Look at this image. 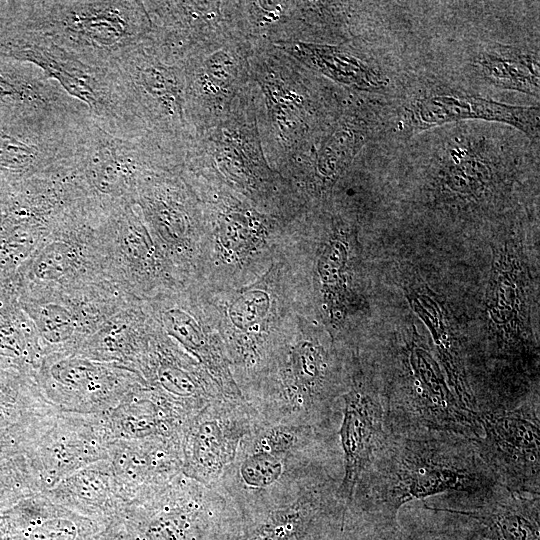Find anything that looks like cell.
Wrapping results in <instances>:
<instances>
[{
  "label": "cell",
  "instance_id": "6da1fadb",
  "mask_svg": "<svg viewBox=\"0 0 540 540\" xmlns=\"http://www.w3.org/2000/svg\"><path fill=\"white\" fill-rule=\"evenodd\" d=\"M498 487L479 456L476 438L437 431H387L346 511L393 522L410 502L441 494L478 497Z\"/></svg>",
  "mask_w": 540,
  "mask_h": 540
},
{
  "label": "cell",
  "instance_id": "7a4b0ae2",
  "mask_svg": "<svg viewBox=\"0 0 540 540\" xmlns=\"http://www.w3.org/2000/svg\"><path fill=\"white\" fill-rule=\"evenodd\" d=\"M336 426L261 421L241 442L216 489L235 511L288 499L328 476L340 475Z\"/></svg>",
  "mask_w": 540,
  "mask_h": 540
},
{
  "label": "cell",
  "instance_id": "3957f363",
  "mask_svg": "<svg viewBox=\"0 0 540 540\" xmlns=\"http://www.w3.org/2000/svg\"><path fill=\"white\" fill-rule=\"evenodd\" d=\"M182 169L265 213L284 220L296 217L300 198L265 157L249 86L224 118L195 134Z\"/></svg>",
  "mask_w": 540,
  "mask_h": 540
},
{
  "label": "cell",
  "instance_id": "277c9868",
  "mask_svg": "<svg viewBox=\"0 0 540 540\" xmlns=\"http://www.w3.org/2000/svg\"><path fill=\"white\" fill-rule=\"evenodd\" d=\"M250 95L265 157L289 181L307 162L320 127L310 68L279 46L254 40Z\"/></svg>",
  "mask_w": 540,
  "mask_h": 540
},
{
  "label": "cell",
  "instance_id": "5b68a950",
  "mask_svg": "<svg viewBox=\"0 0 540 540\" xmlns=\"http://www.w3.org/2000/svg\"><path fill=\"white\" fill-rule=\"evenodd\" d=\"M4 13L7 25L42 35L101 68H114L151 32L143 1H9Z\"/></svg>",
  "mask_w": 540,
  "mask_h": 540
},
{
  "label": "cell",
  "instance_id": "8992f818",
  "mask_svg": "<svg viewBox=\"0 0 540 540\" xmlns=\"http://www.w3.org/2000/svg\"><path fill=\"white\" fill-rule=\"evenodd\" d=\"M347 379L332 352L295 325L245 400L267 423L336 426Z\"/></svg>",
  "mask_w": 540,
  "mask_h": 540
},
{
  "label": "cell",
  "instance_id": "52a82bcc",
  "mask_svg": "<svg viewBox=\"0 0 540 540\" xmlns=\"http://www.w3.org/2000/svg\"><path fill=\"white\" fill-rule=\"evenodd\" d=\"M290 269L277 256L251 284L218 289L223 292L216 297L204 288L218 320L232 376L244 399L296 325V321H288L293 310L286 294Z\"/></svg>",
  "mask_w": 540,
  "mask_h": 540
},
{
  "label": "cell",
  "instance_id": "ba28073f",
  "mask_svg": "<svg viewBox=\"0 0 540 540\" xmlns=\"http://www.w3.org/2000/svg\"><path fill=\"white\" fill-rule=\"evenodd\" d=\"M180 166L152 135L118 137L101 128L90 114L77 126L64 163L87 205L103 215L135 204L138 188L149 175Z\"/></svg>",
  "mask_w": 540,
  "mask_h": 540
},
{
  "label": "cell",
  "instance_id": "9c48e42d",
  "mask_svg": "<svg viewBox=\"0 0 540 540\" xmlns=\"http://www.w3.org/2000/svg\"><path fill=\"white\" fill-rule=\"evenodd\" d=\"M0 56L39 68L108 133L122 138L149 134L133 114L114 68L88 65L44 36L8 25L0 32Z\"/></svg>",
  "mask_w": 540,
  "mask_h": 540
},
{
  "label": "cell",
  "instance_id": "30bf717a",
  "mask_svg": "<svg viewBox=\"0 0 540 540\" xmlns=\"http://www.w3.org/2000/svg\"><path fill=\"white\" fill-rule=\"evenodd\" d=\"M234 513L218 489L181 473L132 500L113 526L118 540H223Z\"/></svg>",
  "mask_w": 540,
  "mask_h": 540
},
{
  "label": "cell",
  "instance_id": "8fae6325",
  "mask_svg": "<svg viewBox=\"0 0 540 540\" xmlns=\"http://www.w3.org/2000/svg\"><path fill=\"white\" fill-rule=\"evenodd\" d=\"M186 179L202 202L206 221L203 286L216 273L227 280L238 277L277 250L275 241L291 222L265 213L217 185Z\"/></svg>",
  "mask_w": 540,
  "mask_h": 540
},
{
  "label": "cell",
  "instance_id": "7c38bea8",
  "mask_svg": "<svg viewBox=\"0 0 540 540\" xmlns=\"http://www.w3.org/2000/svg\"><path fill=\"white\" fill-rule=\"evenodd\" d=\"M135 205L152 238L183 284H200L206 255L202 202L182 166L149 175Z\"/></svg>",
  "mask_w": 540,
  "mask_h": 540
},
{
  "label": "cell",
  "instance_id": "4fadbf2b",
  "mask_svg": "<svg viewBox=\"0 0 540 540\" xmlns=\"http://www.w3.org/2000/svg\"><path fill=\"white\" fill-rule=\"evenodd\" d=\"M114 69L135 117L166 152L183 164L194 140L186 116L183 64L165 62L146 40Z\"/></svg>",
  "mask_w": 540,
  "mask_h": 540
},
{
  "label": "cell",
  "instance_id": "5bb4252c",
  "mask_svg": "<svg viewBox=\"0 0 540 540\" xmlns=\"http://www.w3.org/2000/svg\"><path fill=\"white\" fill-rule=\"evenodd\" d=\"M103 216L86 202L71 212L22 267V292L69 291L110 280L100 232Z\"/></svg>",
  "mask_w": 540,
  "mask_h": 540
},
{
  "label": "cell",
  "instance_id": "9a60e30c",
  "mask_svg": "<svg viewBox=\"0 0 540 540\" xmlns=\"http://www.w3.org/2000/svg\"><path fill=\"white\" fill-rule=\"evenodd\" d=\"M45 355L75 353L118 310L138 300L111 280L69 291L22 292Z\"/></svg>",
  "mask_w": 540,
  "mask_h": 540
},
{
  "label": "cell",
  "instance_id": "2e32d148",
  "mask_svg": "<svg viewBox=\"0 0 540 540\" xmlns=\"http://www.w3.org/2000/svg\"><path fill=\"white\" fill-rule=\"evenodd\" d=\"M35 381L53 408L77 414L107 413L131 391L147 385L130 368L76 353L45 355Z\"/></svg>",
  "mask_w": 540,
  "mask_h": 540
},
{
  "label": "cell",
  "instance_id": "e0dca14e",
  "mask_svg": "<svg viewBox=\"0 0 540 540\" xmlns=\"http://www.w3.org/2000/svg\"><path fill=\"white\" fill-rule=\"evenodd\" d=\"M254 40L241 34L193 51L183 62L186 116L195 134L224 118L250 82Z\"/></svg>",
  "mask_w": 540,
  "mask_h": 540
},
{
  "label": "cell",
  "instance_id": "ac0fdd59",
  "mask_svg": "<svg viewBox=\"0 0 540 540\" xmlns=\"http://www.w3.org/2000/svg\"><path fill=\"white\" fill-rule=\"evenodd\" d=\"M539 415L538 400L477 413L479 456L498 484L510 492L540 494Z\"/></svg>",
  "mask_w": 540,
  "mask_h": 540
},
{
  "label": "cell",
  "instance_id": "d6986e66",
  "mask_svg": "<svg viewBox=\"0 0 540 540\" xmlns=\"http://www.w3.org/2000/svg\"><path fill=\"white\" fill-rule=\"evenodd\" d=\"M145 302L156 325L204 367L226 399L245 400L232 376L218 320L202 286L182 285Z\"/></svg>",
  "mask_w": 540,
  "mask_h": 540
},
{
  "label": "cell",
  "instance_id": "ffe728a7",
  "mask_svg": "<svg viewBox=\"0 0 540 540\" xmlns=\"http://www.w3.org/2000/svg\"><path fill=\"white\" fill-rule=\"evenodd\" d=\"M100 232L110 280L134 298L147 301L183 284L152 238L135 204L104 215Z\"/></svg>",
  "mask_w": 540,
  "mask_h": 540
},
{
  "label": "cell",
  "instance_id": "44dd1931",
  "mask_svg": "<svg viewBox=\"0 0 540 540\" xmlns=\"http://www.w3.org/2000/svg\"><path fill=\"white\" fill-rule=\"evenodd\" d=\"M340 480L328 476L288 499L235 511L223 540H309L343 523Z\"/></svg>",
  "mask_w": 540,
  "mask_h": 540
},
{
  "label": "cell",
  "instance_id": "7402d4cb",
  "mask_svg": "<svg viewBox=\"0 0 540 540\" xmlns=\"http://www.w3.org/2000/svg\"><path fill=\"white\" fill-rule=\"evenodd\" d=\"M151 21L147 39L157 55L183 64L196 49L246 34L242 2L143 1Z\"/></svg>",
  "mask_w": 540,
  "mask_h": 540
},
{
  "label": "cell",
  "instance_id": "603a6c76",
  "mask_svg": "<svg viewBox=\"0 0 540 540\" xmlns=\"http://www.w3.org/2000/svg\"><path fill=\"white\" fill-rule=\"evenodd\" d=\"M256 413L246 400H214L187 422L181 441L182 473L216 488L252 430Z\"/></svg>",
  "mask_w": 540,
  "mask_h": 540
},
{
  "label": "cell",
  "instance_id": "cb8c5ba5",
  "mask_svg": "<svg viewBox=\"0 0 540 540\" xmlns=\"http://www.w3.org/2000/svg\"><path fill=\"white\" fill-rule=\"evenodd\" d=\"M113 440L106 413L57 411L26 453L45 492L75 471L108 460Z\"/></svg>",
  "mask_w": 540,
  "mask_h": 540
},
{
  "label": "cell",
  "instance_id": "d4e9b609",
  "mask_svg": "<svg viewBox=\"0 0 540 540\" xmlns=\"http://www.w3.org/2000/svg\"><path fill=\"white\" fill-rule=\"evenodd\" d=\"M340 412L337 436L342 450V477L338 495L347 510L361 476L387 433L384 395L358 368L348 376Z\"/></svg>",
  "mask_w": 540,
  "mask_h": 540
},
{
  "label": "cell",
  "instance_id": "484cf974",
  "mask_svg": "<svg viewBox=\"0 0 540 540\" xmlns=\"http://www.w3.org/2000/svg\"><path fill=\"white\" fill-rule=\"evenodd\" d=\"M137 373L147 386L191 415L225 398L204 367L157 325Z\"/></svg>",
  "mask_w": 540,
  "mask_h": 540
},
{
  "label": "cell",
  "instance_id": "4316f807",
  "mask_svg": "<svg viewBox=\"0 0 540 540\" xmlns=\"http://www.w3.org/2000/svg\"><path fill=\"white\" fill-rule=\"evenodd\" d=\"M467 499L473 504L464 508H423L456 517L472 536L483 540H540L539 495H523L498 487Z\"/></svg>",
  "mask_w": 540,
  "mask_h": 540
},
{
  "label": "cell",
  "instance_id": "83f0119b",
  "mask_svg": "<svg viewBox=\"0 0 540 540\" xmlns=\"http://www.w3.org/2000/svg\"><path fill=\"white\" fill-rule=\"evenodd\" d=\"M108 461L129 504L182 473L181 439H116L109 444Z\"/></svg>",
  "mask_w": 540,
  "mask_h": 540
},
{
  "label": "cell",
  "instance_id": "f1b7e54d",
  "mask_svg": "<svg viewBox=\"0 0 540 540\" xmlns=\"http://www.w3.org/2000/svg\"><path fill=\"white\" fill-rule=\"evenodd\" d=\"M414 130H425L437 125L460 120H485L509 124L528 137L539 135L538 106H516L478 96L436 94L417 99L407 113Z\"/></svg>",
  "mask_w": 540,
  "mask_h": 540
},
{
  "label": "cell",
  "instance_id": "f546056e",
  "mask_svg": "<svg viewBox=\"0 0 540 540\" xmlns=\"http://www.w3.org/2000/svg\"><path fill=\"white\" fill-rule=\"evenodd\" d=\"M105 529L43 492L0 510L2 540H97Z\"/></svg>",
  "mask_w": 540,
  "mask_h": 540
},
{
  "label": "cell",
  "instance_id": "4dcf8cb0",
  "mask_svg": "<svg viewBox=\"0 0 540 540\" xmlns=\"http://www.w3.org/2000/svg\"><path fill=\"white\" fill-rule=\"evenodd\" d=\"M155 331L146 302L134 300L106 320L75 353L137 372Z\"/></svg>",
  "mask_w": 540,
  "mask_h": 540
},
{
  "label": "cell",
  "instance_id": "1f68e13d",
  "mask_svg": "<svg viewBox=\"0 0 540 540\" xmlns=\"http://www.w3.org/2000/svg\"><path fill=\"white\" fill-rule=\"evenodd\" d=\"M193 415L153 388L141 385L106 413L114 440L151 437L181 439Z\"/></svg>",
  "mask_w": 540,
  "mask_h": 540
},
{
  "label": "cell",
  "instance_id": "d6a6232c",
  "mask_svg": "<svg viewBox=\"0 0 540 540\" xmlns=\"http://www.w3.org/2000/svg\"><path fill=\"white\" fill-rule=\"evenodd\" d=\"M43 493L104 528L117 523L128 505L108 460L75 471Z\"/></svg>",
  "mask_w": 540,
  "mask_h": 540
},
{
  "label": "cell",
  "instance_id": "836d02e7",
  "mask_svg": "<svg viewBox=\"0 0 540 540\" xmlns=\"http://www.w3.org/2000/svg\"><path fill=\"white\" fill-rule=\"evenodd\" d=\"M301 62L328 78L356 89L374 91L387 85L385 75L368 60L340 46L310 44Z\"/></svg>",
  "mask_w": 540,
  "mask_h": 540
},
{
  "label": "cell",
  "instance_id": "e575fe53",
  "mask_svg": "<svg viewBox=\"0 0 540 540\" xmlns=\"http://www.w3.org/2000/svg\"><path fill=\"white\" fill-rule=\"evenodd\" d=\"M368 131L365 121L357 115L349 113L338 119L310 160L316 182H334L366 143Z\"/></svg>",
  "mask_w": 540,
  "mask_h": 540
},
{
  "label": "cell",
  "instance_id": "d590c367",
  "mask_svg": "<svg viewBox=\"0 0 540 540\" xmlns=\"http://www.w3.org/2000/svg\"><path fill=\"white\" fill-rule=\"evenodd\" d=\"M35 378L0 364V429L31 424L53 415Z\"/></svg>",
  "mask_w": 540,
  "mask_h": 540
},
{
  "label": "cell",
  "instance_id": "8d00e7d4",
  "mask_svg": "<svg viewBox=\"0 0 540 540\" xmlns=\"http://www.w3.org/2000/svg\"><path fill=\"white\" fill-rule=\"evenodd\" d=\"M484 77L508 90L539 95V61L534 53L515 47H495L476 59Z\"/></svg>",
  "mask_w": 540,
  "mask_h": 540
},
{
  "label": "cell",
  "instance_id": "74e56055",
  "mask_svg": "<svg viewBox=\"0 0 540 540\" xmlns=\"http://www.w3.org/2000/svg\"><path fill=\"white\" fill-rule=\"evenodd\" d=\"M349 540H471L445 531L408 528L399 523L369 520L354 514L345 519Z\"/></svg>",
  "mask_w": 540,
  "mask_h": 540
},
{
  "label": "cell",
  "instance_id": "f35d334b",
  "mask_svg": "<svg viewBox=\"0 0 540 540\" xmlns=\"http://www.w3.org/2000/svg\"><path fill=\"white\" fill-rule=\"evenodd\" d=\"M42 492L26 452L0 460V510Z\"/></svg>",
  "mask_w": 540,
  "mask_h": 540
},
{
  "label": "cell",
  "instance_id": "ab89813d",
  "mask_svg": "<svg viewBox=\"0 0 540 540\" xmlns=\"http://www.w3.org/2000/svg\"><path fill=\"white\" fill-rule=\"evenodd\" d=\"M54 414L31 424L0 429V460L27 452Z\"/></svg>",
  "mask_w": 540,
  "mask_h": 540
},
{
  "label": "cell",
  "instance_id": "60d3db41",
  "mask_svg": "<svg viewBox=\"0 0 540 540\" xmlns=\"http://www.w3.org/2000/svg\"><path fill=\"white\" fill-rule=\"evenodd\" d=\"M97 540H118V535L113 525L107 527Z\"/></svg>",
  "mask_w": 540,
  "mask_h": 540
},
{
  "label": "cell",
  "instance_id": "b9f144b4",
  "mask_svg": "<svg viewBox=\"0 0 540 540\" xmlns=\"http://www.w3.org/2000/svg\"><path fill=\"white\" fill-rule=\"evenodd\" d=\"M0 540H2L1 534H0Z\"/></svg>",
  "mask_w": 540,
  "mask_h": 540
}]
</instances>
